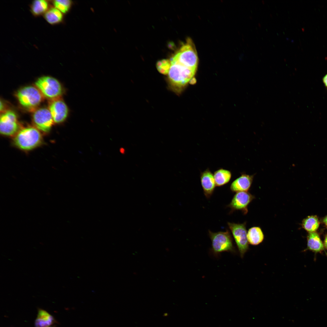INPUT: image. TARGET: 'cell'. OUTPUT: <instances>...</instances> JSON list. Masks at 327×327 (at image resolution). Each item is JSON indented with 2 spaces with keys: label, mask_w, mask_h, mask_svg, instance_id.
I'll return each mask as SVG.
<instances>
[{
  "label": "cell",
  "mask_w": 327,
  "mask_h": 327,
  "mask_svg": "<svg viewBox=\"0 0 327 327\" xmlns=\"http://www.w3.org/2000/svg\"><path fill=\"white\" fill-rule=\"evenodd\" d=\"M248 243L252 245H257L263 240L264 236L261 229L259 226H254L248 230L247 233Z\"/></svg>",
  "instance_id": "cell-16"
},
{
  "label": "cell",
  "mask_w": 327,
  "mask_h": 327,
  "mask_svg": "<svg viewBox=\"0 0 327 327\" xmlns=\"http://www.w3.org/2000/svg\"><path fill=\"white\" fill-rule=\"evenodd\" d=\"M171 63L168 74L170 82L174 88H181L191 80L196 70L177 62Z\"/></svg>",
  "instance_id": "cell-2"
},
{
  "label": "cell",
  "mask_w": 327,
  "mask_h": 327,
  "mask_svg": "<svg viewBox=\"0 0 327 327\" xmlns=\"http://www.w3.org/2000/svg\"><path fill=\"white\" fill-rule=\"evenodd\" d=\"M307 250L312 251L315 255L318 253H322L324 252L327 254L323 243L317 233H309L307 236V246L304 251Z\"/></svg>",
  "instance_id": "cell-14"
},
{
  "label": "cell",
  "mask_w": 327,
  "mask_h": 327,
  "mask_svg": "<svg viewBox=\"0 0 327 327\" xmlns=\"http://www.w3.org/2000/svg\"><path fill=\"white\" fill-rule=\"evenodd\" d=\"M19 130L17 117L14 112L8 110L1 114L0 131L1 134L8 136H14Z\"/></svg>",
  "instance_id": "cell-8"
},
{
  "label": "cell",
  "mask_w": 327,
  "mask_h": 327,
  "mask_svg": "<svg viewBox=\"0 0 327 327\" xmlns=\"http://www.w3.org/2000/svg\"><path fill=\"white\" fill-rule=\"evenodd\" d=\"M35 85L42 95L52 100L60 98L64 93V89L60 82L56 78L49 76L39 78Z\"/></svg>",
  "instance_id": "cell-3"
},
{
  "label": "cell",
  "mask_w": 327,
  "mask_h": 327,
  "mask_svg": "<svg viewBox=\"0 0 327 327\" xmlns=\"http://www.w3.org/2000/svg\"><path fill=\"white\" fill-rule=\"evenodd\" d=\"M322 222L327 228V215L323 218Z\"/></svg>",
  "instance_id": "cell-25"
},
{
  "label": "cell",
  "mask_w": 327,
  "mask_h": 327,
  "mask_svg": "<svg viewBox=\"0 0 327 327\" xmlns=\"http://www.w3.org/2000/svg\"><path fill=\"white\" fill-rule=\"evenodd\" d=\"M43 95L36 88L32 86L23 87L16 94L17 99L22 106L27 109L33 110L41 103Z\"/></svg>",
  "instance_id": "cell-6"
},
{
  "label": "cell",
  "mask_w": 327,
  "mask_h": 327,
  "mask_svg": "<svg viewBox=\"0 0 327 327\" xmlns=\"http://www.w3.org/2000/svg\"><path fill=\"white\" fill-rule=\"evenodd\" d=\"M49 109L54 122L56 124L65 121L69 114L68 105L60 98L52 100L49 104Z\"/></svg>",
  "instance_id": "cell-10"
},
{
  "label": "cell",
  "mask_w": 327,
  "mask_h": 327,
  "mask_svg": "<svg viewBox=\"0 0 327 327\" xmlns=\"http://www.w3.org/2000/svg\"><path fill=\"white\" fill-rule=\"evenodd\" d=\"M55 322L54 317L48 312L42 309H38L34 323L35 327L50 326Z\"/></svg>",
  "instance_id": "cell-15"
},
{
  "label": "cell",
  "mask_w": 327,
  "mask_h": 327,
  "mask_svg": "<svg viewBox=\"0 0 327 327\" xmlns=\"http://www.w3.org/2000/svg\"><path fill=\"white\" fill-rule=\"evenodd\" d=\"M227 224L232 233L240 256L242 258L249 249L246 223H236L228 222Z\"/></svg>",
  "instance_id": "cell-7"
},
{
  "label": "cell",
  "mask_w": 327,
  "mask_h": 327,
  "mask_svg": "<svg viewBox=\"0 0 327 327\" xmlns=\"http://www.w3.org/2000/svg\"><path fill=\"white\" fill-rule=\"evenodd\" d=\"M40 130L33 127H28L20 129L14 136V145L24 151L32 150L40 145L42 142Z\"/></svg>",
  "instance_id": "cell-1"
},
{
  "label": "cell",
  "mask_w": 327,
  "mask_h": 327,
  "mask_svg": "<svg viewBox=\"0 0 327 327\" xmlns=\"http://www.w3.org/2000/svg\"><path fill=\"white\" fill-rule=\"evenodd\" d=\"M255 198V196L248 192H239L234 196L228 206L231 209V211L240 210L244 214L248 212V206Z\"/></svg>",
  "instance_id": "cell-11"
},
{
  "label": "cell",
  "mask_w": 327,
  "mask_h": 327,
  "mask_svg": "<svg viewBox=\"0 0 327 327\" xmlns=\"http://www.w3.org/2000/svg\"><path fill=\"white\" fill-rule=\"evenodd\" d=\"M254 175L242 173L241 176L231 184V190L233 192H247L249 189L253 180Z\"/></svg>",
  "instance_id": "cell-13"
},
{
  "label": "cell",
  "mask_w": 327,
  "mask_h": 327,
  "mask_svg": "<svg viewBox=\"0 0 327 327\" xmlns=\"http://www.w3.org/2000/svg\"><path fill=\"white\" fill-rule=\"evenodd\" d=\"M44 18L50 24L54 25L61 22L63 19L61 12L55 8H52L44 14Z\"/></svg>",
  "instance_id": "cell-19"
},
{
  "label": "cell",
  "mask_w": 327,
  "mask_h": 327,
  "mask_svg": "<svg viewBox=\"0 0 327 327\" xmlns=\"http://www.w3.org/2000/svg\"><path fill=\"white\" fill-rule=\"evenodd\" d=\"M209 234L212 242V250L214 255H217L225 251L235 252L232 239L228 230L216 233L209 230Z\"/></svg>",
  "instance_id": "cell-5"
},
{
  "label": "cell",
  "mask_w": 327,
  "mask_h": 327,
  "mask_svg": "<svg viewBox=\"0 0 327 327\" xmlns=\"http://www.w3.org/2000/svg\"><path fill=\"white\" fill-rule=\"evenodd\" d=\"M32 119L36 128L44 133L50 131L54 122L49 109L46 108L36 110L33 114Z\"/></svg>",
  "instance_id": "cell-9"
},
{
  "label": "cell",
  "mask_w": 327,
  "mask_h": 327,
  "mask_svg": "<svg viewBox=\"0 0 327 327\" xmlns=\"http://www.w3.org/2000/svg\"><path fill=\"white\" fill-rule=\"evenodd\" d=\"M171 65L170 60L164 59L158 61L157 63L156 67L160 73L167 74H168Z\"/></svg>",
  "instance_id": "cell-22"
},
{
  "label": "cell",
  "mask_w": 327,
  "mask_h": 327,
  "mask_svg": "<svg viewBox=\"0 0 327 327\" xmlns=\"http://www.w3.org/2000/svg\"><path fill=\"white\" fill-rule=\"evenodd\" d=\"M213 176L216 186L220 187L229 182L232 174L230 171L221 168L215 171Z\"/></svg>",
  "instance_id": "cell-17"
},
{
  "label": "cell",
  "mask_w": 327,
  "mask_h": 327,
  "mask_svg": "<svg viewBox=\"0 0 327 327\" xmlns=\"http://www.w3.org/2000/svg\"><path fill=\"white\" fill-rule=\"evenodd\" d=\"M322 81L325 87L327 89V73L322 77Z\"/></svg>",
  "instance_id": "cell-23"
},
{
  "label": "cell",
  "mask_w": 327,
  "mask_h": 327,
  "mask_svg": "<svg viewBox=\"0 0 327 327\" xmlns=\"http://www.w3.org/2000/svg\"><path fill=\"white\" fill-rule=\"evenodd\" d=\"M323 244L325 249H327V234L325 236Z\"/></svg>",
  "instance_id": "cell-24"
},
{
  "label": "cell",
  "mask_w": 327,
  "mask_h": 327,
  "mask_svg": "<svg viewBox=\"0 0 327 327\" xmlns=\"http://www.w3.org/2000/svg\"><path fill=\"white\" fill-rule=\"evenodd\" d=\"M320 222L318 217L316 216H309L304 219L302 221L301 225L308 233L316 232L318 229Z\"/></svg>",
  "instance_id": "cell-18"
},
{
  "label": "cell",
  "mask_w": 327,
  "mask_h": 327,
  "mask_svg": "<svg viewBox=\"0 0 327 327\" xmlns=\"http://www.w3.org/2000/svg\"><path fill=\"white\" fill-rule=\"evenodd\" d=\"M200 179L204 193L207 198H209L216 186L213 174L208 168L201 173Z\"/></svg>",
  "instance_id": "cell-12"
},
{
  "label": "cell",
  "mask_w": 327,
  "mask_h": 327,
  "mask_svg": "<svg viewBox=\"0 0 327 327\" xmlns=\"http://www.w3.org/2000/svg\"><path fill=\"white\" fill-rule=\"evenodd\" d=\"M53 2L55 8L64 13L68 11L71 3L69 0H56Z\"/></svg>",
  "instance_id": "cell-21"
},
{
  "label": "cell",
  "mask_w": 327,
  "mask_h": 327,
  "mask_svg": "<svg viewBox=\"0 0 327 327\" xmlns=\"http://www.w3.org/2000/svg\"><path fill=\"white\" fill-rule=\"evenodd\" d=\"M172 62H177L187 67L196 70L198 59L194 44L190 39L187 41L170 60Z\"/></svg>",
  "instance_id": "cell-4"
},
{
  "label": "cell",
  "mask_w": 327,
  "mask_h": 327,
  "mask_svg": "<svg viewBox=\"0 0 327 327\" xmlns=\"http://www.w3.org/2000/svg\"><path fill=\"white\" fill-rule=\"evenodd\" d=\"M51 327V326H48V327Z\"/></svg>",
  "instance_id": "cell-26"
},
{
  "label": "cell",
  "mask_w": 327,
  "mask_h": 327,
  "mask_svg": "<svg viewBox=\"0 0 327 327\" xmlns=\"http://www.w3.org/2000/svg\"><path fill=\"white\" fill-rule=\"evenodd\" d=\"M48 7L49 4L47 1L37 0L32 2L31 10L33 15L37 16L45 14L48 10Z\"/></svg>",
  "instance_id": "cell-20"
}]
</instances>
